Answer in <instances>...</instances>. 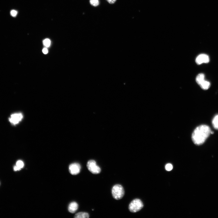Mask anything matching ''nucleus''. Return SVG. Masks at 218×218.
<instances>
[{
	"label": "nucleus",
	"mask_w": 218,
	"mask_h": 218,
	"mask_svg": "<svg viewBox=\"0 0 218 218\" xmlns=\"http://www.w3.org/2000/svg\"><path fill=\"white\" fill-rule=\"evenodd\" d=\"M211 131L210 128L206 125H201L197 127L192 135V140L196 145H199L203 144L209 137Z\"/></svg>",
	"instance_id": "obj_1"
},
{
	"label": "nucleus",
	"mask_w": 218,
	"mask_h": 218,
	"mask_svg": "<svg viewBox=\"0 0 218 218\" xmlns=\"http://www.w3.org/2000/svg\"><path fill=\"white\" fill-rule=\"evenodd\" d=\"M112 194L115 199L117 200L121 199L124 194L123 187L120 184L115 185L112 188Z\"/></svg>",
	"instance_id": "obj_2"
},
{
	"label": "nucleus",
	"mask_w": 218,
	"mask_h": 218,
	"mask_svg": "<svg viewBox=\"0 0 218 218\" xmlns=\"http://www.w3.org/2000/svg\"><path fill=\"white\" fill-rule=\"evenodd\" d=\"M143 207L142 201L140 199H135L130 203L129 208L130 212L135 213L140 210Z\"/></svg>",
	"instance_id": "obj_3"
},
{
	"label": "nucleus",
	"mask_w": 218,
	"mask_h": 218,
	"mask_svg": "<svg viewBox=\"0 0 218 218\" xmlns=\"http://www.w3.org/2000/svg\"><path fill=\"white\" fill-rule=\"evenodd\" d=\"M87 166L89 170L92 174H98L101 172L100 168L97 166L96 162L94 160H89L87 162Z\"/></svg>",
	"instance_id": "obj_4"
},
{
	"label": "nucleus",
	"mask_w": 218,
	"mask_h": 218,
	"mask_svg": "<svg viewBox=\"0 0 218 218\" xmlns=\"http://www.w3.org/2000/svg\"><path fill=\"white\" fill-rule=\"evenodd\" d=\"M23 117L21 113H16L12 114L9 118V121L13 124L16 125L21 122Z\"/></svg>",
	"instance_id": "obj_5"
},
{
	"label": "nucleus",
	"mask_w": 218,
	"mask_h": 218,
	"mask_svg": "<svg viewBox=\"0 0 218 218\" xmlns=\"http://www.w3.org/2000/svg\"><path fill=\"white\" fill-rule=\"evenodd\" d=\"M81 166L78 163H74L70 165L69 170L70 173L72 175H76L80 173Z\"/></svg>",
	"instance_id": "obj_6"
},
{
	"label": "nucleus",
	"mask_w": 218,
	"mask_h": 218,
	"mask_svg": "<svg viewBox=\"0 0 218 218\" xmlns=\"http://www.w3.org/2000/svg\"><path fill=\"white\" fill-rule=\"evenodd\" d=\"M210 59L208 56L206 54H201L197 56L196 59V63L198 65H200L203 63H208L209 62Z\"/></svg>",
	"instance_id": "obj_7"
},
{
	"label": "nucleus",
	"mask_w": 218,
	"mask_h": 218,
	"mask_svg": "<svg viewBox=\"0 0 218 218\" xmlns=\"http://www.w3.org/2000/svg\"><path fill=\"white\" fill-rule=\"evenodd\" d=\"M78 208V204L75 202H73L69 204L68 208L70 212L74 213L77 210Z\"/></svg>",
	"instance_id": "obj_8"
},
{
	"label": "nucleus",
	"mask_w": 218,
	"mask_h": 218,
	"mask_svg": "<svg viewBox=\"0 0 218 218\" xmlns=\"http://www.w3.org/2000/svg\"><path fill=\"white\" fill-rule=\"evenodd\" d=\"M89 217V214L87 212H80L76 214L74 217L76 218H88Z\"/></svg>",
	"instance_id": "obj_9"
},
{
	"label": "nucleus",
	"mask_w": 218,
	"mask_h": 218,
	"mask_svg": "<svg viewBox=\"0 0 218 218\" xmlns=\"http://www.w3.org/2000/svg\"><path fill=\"white\" fill-rule=\"evenodd\" d=\"M205 76L203 74H200L198 75L196 78V81L197 83L200 85L204 80Z\"/></svg>",
	"instance_id": "obj_10"
},
{
	"label": "nucleus",
	"mask_w": 218,
	"mask_h": 218,
	"mask_svg": "<svg viewBox=\"0 0 218 218\" xmlns=\"http://www.w3.org/2000/svg\"><path fill=\"white\" fill-rule=\"evenodd\" d=\"M200 85L202 89L204 90H207L210 88V84L209 82L205 80Z\"/></svg>",
	"instance_id": "obj_11"
},
{
	"label": "nucleus",
	"mask_w": 218,
	"mask_h": 218,
	"mask_svg": "<svg viewBox=\"0 0 218 218\" xmlns=\"http://www.w3.org/2000/svg\"><path fill=\"white\" fill-rule=\"evenodd\" d=\"M212 123L214 127L218 130V115H216L214 118Z\"/></svg>",
	"instance_id": "obj_12"
},
{
	"label": "nucleus",
	"mask_w": 218,
	"mask_h": 218,
	"mask_svg": "<svg viewBox=\"0 0 218 218\" xmlns=\"http://www.w3.org/2000/svg\"><path fill=\"white\" fill-rule=\"evenodd\" d=\"M43 44L45 47H50V45L51 41L48 39H45L43 41Z\"/></svg>",
	"instance_id": "obj_13"
},
{
	"label": "nucleus",
	"mask_w": 218,
	"mask_h": 218,
	"mask_svg": "<svg viewBox=\"0 0 218 218\" xmlns=\"http://www.w3.org/2000/svg\"><path fill=\"white\" fill-rule=\"evenodd\" d=\"M90 4L94 6H97L99 4L98 0H90Z\"/></svg>",
	"instance_id": "obj_14"
},
{
	"label": "nucleus",
	"mask_w": 218,
	"mask_h": 218,
	"mask_svg": "<svg viewBox=\"0 0 218 218\" xmlns=\"http://www.w3.org/2000/svg\"><path fill=\"white\" fill-rule=\"evenodd\" d=\"M16 166L20 168L21 169L24 167V164L22 161L19 160L17 162Z\"/></svg>",
	"instance_id": "obj_15"
},
{
	"label": "nucleus",
	"mask_w": 218,
	"mask_h": 218,
	"mask_svg": "<svg viewBox=\"0 0 218 218\" xmlns=\"http://www.w3.org/2000/svg\"><path fill=\"white\" fill-rule=\"evenodd\" d=\"M166 170L168 171H171L173 169V165L170 164H168L166 165Z\"/></svg>",
	"instance_id": "obj_16"
},
{
	"label": "nucleus",
	"mask_w": 218,
	"mask_h": 218,
	"mask_svg": "<svg viewBox=\"0 0 218 218\" xmlns=\"http://www.w3.org/2000/svg\"><path fill=\"white\" fill-rule=\"evenodd\" d=\"M17 11L14 10H12L10 12L11 15L13 17H16L17 16Z\"/></svg>",
	"instance_id": "obj_17"
},
{
	"label": "nucleus",
	"mask_w": 218,
	"mask_h": 218,
	"mask_svg": "<svg viewBox=\"0 0 218 218\" xmlns=\"http://www.w3.org/2000/svg\"><path fill=\"white\" fill-rule=\"evenodd\" d=\"M43 52L44 54H47L48 52V50L47 48H44L43 50Z\"/></svg>",
	"instance_id": "obj_18"
},
{
	"label": "nucleus",
	"mask_w": 218,
	"mask_h": 218,
	"mask_svg": "<svg viewBox=\"0 0 218 218\" xmlns=\"http://www.w3.org/2000/svg\"><path fill=\"white\" fill-rule=\"evenodd\" d=\"M107 1L110 4H113L116 1V0H107Z\"/></svg>",
	"instance_id": "obj_19"
},
{
	"label": "nucleus",
	"mask_w": 218,
	"mask_h": 218,
	"mask_svg": "<svg viewBox=\"0 0 218 218\" xmlns=\"http://www.w3.org/2000/svg\"><path fill=\"white\" fill-rule=\"evenodd\" d=\"M21 169L20 168H18L17 166H14V170L15 171H19L21 170Z\"/></svg>",
	"instance_id": "obj_20"
}]
</instances>
